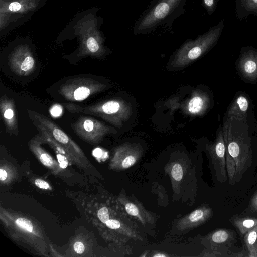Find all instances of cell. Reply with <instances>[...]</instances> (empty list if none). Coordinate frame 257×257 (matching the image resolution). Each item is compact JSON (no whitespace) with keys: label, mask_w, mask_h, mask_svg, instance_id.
Masks as SVG:
<instances>
[{"label":"cell","mask_w":257,"mask_h":257,"mask_svg":"<svg viewBox=\"0 0 257 257\" xmlns=\"http://www.w3.org/2000/svg\"><path fill=\"white\" fill-rule=\"evenodd\" d=\"M232 223L240 233L245 235L257 226V218L236 217L233 220Z\"/></svg>","instance_id":"2e32d148"},{"label":"cell","mask_w":257,"mask_h":257,"mask_svg":"<svg viewBox=\"0 0 257 257\" xmlns=\"http://www.w3.org/2000/svg\"><path fill=\"white\" fill-rule=\"evenodd\" d=\"M222 25L211 28L195 39H188L176 50L168 63L171 69L184 68L208 52L219 39Z\"/></svg>","instance_id":"3957f363"},{"label":"cell","mask_w":257,"mask_h":257,"mask_svg":"<svg viewBox=\"0 0 257 257\" xmlns=\"http://www.w3.org/2000/svg\"><path fill=\"white\" fill-rule=\"evenodd\" d=\"M202 5L207 12L211 14L215 9L216 0H202Z\"/></svg>","instance_id":"603a6c76"},{"label":"cell","mask_w":257,"mask_h":257,"mask_svg":"<svg viewBox=\"0 0 257 257\" xmlns=\"http://www.w3.org/2000/svg\"><path fill=\"white\" fill-rule=\"evenodd\" d=\"M183 169L180 164L179 163L175 164L171 170V174L173 178L176 181H180L183 177Z\"/></svg>","instance_id":"d6986e66"},{"label":"cell","mask_w":257,"mask_h":257,"mask_svg":"<svg viewBox=\"0 0 257 257\" xmlns=\"http://www.w3.org/2000/svg\"><path fill=\"white\" fill-rule=\"evenodd\" d=\"M222 126L225 150L235 161V181L238 182L252 163L257 120L255 116L246 119L230 117L223 119Z\"/></svg>","instance_id":"6da1fadb"},{"label":"cell","mask_w":257,"mask_h":257,"mask_svg":"<svg viewBox=\"0 0 257 257\" xmlns=\"http://www.w3.org/2000/svg\"><path fill=\"white\" fill-rule=\"evenodd\" d=\"M236 70L239 78L251 84L257 83V50L243 48L236 62Z\"/></svg>","instance_id":"52a82bcc"},{"label":"cell","mask_w":257,"mask_h":257,"mask_svg":"<svg viewBox=\"0 0 257 257\" xmlns=\"http://www.w3.org/2000/svg\"><path fill=\"white\" fill-rule=\"evenodd\" d=\"M207 148L216 171L218 180L222 182L227 181L225 146L222 125L219 126L217 130L214 142L208 145Z\"/></svg>","instance_id":"ba28073f"},{"label":"cell","mask_w":257,"mask_h":257,"mask_svg":"<svg viewBox=\"0 0 257 257\" xmlns=\"http://www.w3.org/2000/svg\"><path fill=\"white\" fill-rule=\"evenodd\" d=\"M21 4L17 2H13L10 4L9 9L12 12H17L21 9Z\"/></svg>","instance_id":"f1b7e54d"},{"label":"cell","mask_w":257,"mask_h":257,"mask_svg":"<svg viewBox=\"0 0 257 257\" xmlns=\"http://www.w3.org/2000/svg\"><path fill=\"white\" fill-rule=\"evenodd\" d=\"M63 105L68 111L73 113L82 112L83 108L79 105L73 103H63Z\"/></svg>","instance_id":"cb8c5ba5"},{"label":"cell","mask_w":257,"mask_h":257,"mask_svg":"<svg viewBox=\"0 0 257 257\" xmlns=\"http://www.w3.org/2000/svg\"><path fill=\"white\" fill-rule=\"evenodd\" d=\"M252 1L255 3V4H257V0H252Z\"/></svg>","instance_id":"836d02e7"},{"label":"cell","mask_w":257,"mask_h":257,"mask_svg":"<svg viewBox=\"0 0 257 257\" xmlns=\"http://www.w3.org/2000/svg\"><path fill=\"white\" fill-rule=\"evenodd\" d=\"M83 113L99 117L115 127H120L130 117L131 105L120 98L102 101L83 108Z\"/></svg>","instance_id":"277c9868"},{"label":"cell","mask_w":257,"mask_h":257,"mask_svg":"<svg viewBox=\"0 0 257 257\" xmlns=\"http://www.w3.org/2000/svg\"><path fill=\"white\" fill-rule=\"evenodd\" d=\"M154 256H155V257H157V256H158V257H160V256H166V255L165 254H161V253H159V254H155L154 255Z\"/></svg>","instance_id":"d6a6232c"},{"label":"cell","mask_w":257,"mask_h":257,"mask_svg":"<svg viewBox=\"0 0 257 257\" xmlns=\"http://www.w3.org/2000/svg\"><path fill=\"white\" fill-rule=\"evenodd\" d=\"M9 65L11 70L19 76L30 75L35 70L36 63L31 51L26 47L17 48L10 56Z\"/></svg>","instance_id":"9c48e42d"},{"label":"cell","mask_w":257,"mask_h":257,"mask_svg":"<svg viewBox=\"0 0 257 257\" xmlns=\"http://www.w3.org/2000/svg\"><path fill=\"white\" fill-rule=\"evenodd\" d=\"M40 159L41 162L46 166H50L53 163L52 157L47 153H41Z\"/></svg>","instance_id":"484cf974"},{"label":"cell","mask_w":257,"mask_h":257,"mask_svg":"<svg viewBox=\"0 0 257 257\" xmlns=\"http://www.w3.org/2000/svg\"><path fill=\"white\" fill-rule=\"evenodd\" d=\"M16 223L19 226L29 232L33 231L32 224L30 221L27 219L19 218L16 220Z\"/></svg>","instance_id":"ffe728a7"},{"label":"cell","mask_w":257,"mask_h":257,"mask_svg":"<svg viewBox=\"0 0 257 257\" xmlns=\"http://www.w3.org/2000/svg\"><path fill=\"white\" fill-rule=\"evenodd\" d=\"M99 220L103 223H106L109 219V214L107 208L103 207L100 209L97 213Z\"/></svg>","instance_id":"7402d4cb"},{"label":"cell","mask_w":257,"mask_h":257,"mask_svg":"<svg viewBox=\"0 0 257 257\" xmlns=\"http://www.w3.org/2000/svg\"><path fill=\"white\" fill-rule=\"evenodd\" d=\"M187 0H152L133 27L135 35L148 34L160 29L170 31L174 21L183 14Z\"/></svg>","instance_id":"7a4b0ae2"},{"label":"cell","mask_w":257,"mask_h":257,"mask_svg":"<svg viewBox=\"0 0 257 257\" xmlns=\"http://www.w3.org/2000/svg\"><path fill=\"white\" fill-rule=\"evenodd\" d=\"M253 116V104L251 99L247 93L239 91L228 106L223 118L233 117L246 119Z\"/></svg>","instance_id":"30bf717a"},{"label":"cell","mask_w":257,"mask_h":257,"mask_svg":"<svg viewBox=\"0 0 257 257\" xmlns=\"http://www.w3.org/2000/svg\"><path fill=\"white\" fill-rule=\"evenodd\" d=\"M106 85L94 79L78 77L70 79L59 88V92L66 100L83 101L90 96L102 91Z\"/></svg>","instance_id":"5b68a950"},{"label":"cell","mask_w":257,"mask_h":257,"mask_svg":"<svg viewBox=\"0 0 257 257\" xmlns=\"http://www.w3.org/2000/svg\"><path fill=\"white\" fill-rule=\"evenodd\" d=\"M101 151L99 149H95L93 152V155L97 157H99L101 156Z\"/></svg>","instance_id":"1f68e13d"},{"label":"cell","mask_w":257,"mask_h":257,"mask_svg":"<svg viewBox=\"0 0 257 257\" xmlns=\"http://www.w3.org/2000/svg\"><path fill=\"white\" fill-rule=\"evenodd\" d=\"M244 242L249 257H257V226L244 236Z\"/></svg>","instance_id":"e0dca14e"},{"label":"cell","mask_w":257,"mask_h":257,"mask_svg":"<svg viewBox=\"0 0 257 257\" xmlns=\"http://www.w3.org/2000/svg\"><path fill=\"white\" fill-rule=\"evenodd\" d=\"M124 208L127 213L129 215L140 217L139 210L138 207L132 202H128L124 205Z\"/></svg>","instance_id":"44dd1931"},{"label":"cell","mask_w":257,"mask_h":257,"mask_svg":"<svg viewBox=\"0 0 257 257\" xmlns=\"http://www.w3.org/2000/svg\"><path fill=\"white\" fill-rule=\"evenodd\" d=\"M107 227L112 229H117L122 226V224L117 219H109L105 223Z\"/></svg>","instance_id":"d4e9b609"},{"label":"cell","mask_w":257,"mask_h":257,"mask_svg":"<svg viewBox=\"0 0 257 257\" xmlns=\"http://www.w3.org/2000/svg\"><path fill=\"white\" fill-rule=\"evenodd\" d=\"M208 240L210 248L220 246L231 247L236 241V234L231 230L220 229L213 232Z\"/></svg>","instance_id":"4fadbf2b"},{"label":"cell","mask_w":257,"mask_h":257,"mask_svg":"<svg viewBox=\"0 0 257 257\" xmlns=\"http://www.w3.org/2000/svg\"><path fill=\"white\" fill-rule=\"evenodd\" d=\"M35 184L38 187L44 189H47L50 187L49 184L46 182L39 179H37L35 181Z\"/></svg>","instance_id":"4316f807"},{"label":"cell","mask_w":257,"mask_h":257,"mask_svg":"<svg viewBox=\"0 0 257 257\" xmlns=\"http://www.w3.org/2000/svg\"><path fill=\"white\" fill-rule=\"evenodd\" d=\"M84 246L81 242H76L74 244V249L78 254H81L84 251Z\"/></svg>","instance_id":"83f0119b"},{"label":"cell","mask_w":257,"mask_h":257,"mask_svg":"<svg viewBox=\"0 0 257 257\" xmlns=\"http://www.w3.org/2000/svg\"><path fill=\"white\" fill-rule=\"evenodd\" d=\"M7 177V174L5 170L3 169H0V180L1 181L5 180Z\"/></svg>","instance_id":"4dcf8cb0"},{"label":"cell","mask_w":257,"mask_h":257,"mask_svg":"<svg viewBox=\"0 0 257 257\" xmlns=\"http://www.w3.org/2000/svg\"><path fill=\"white\" fill-rule=\"evenodd\" d=\"M225 162L226 171L229 178V184L232 185L235 182L236 172V163L229 153L225 150Z\"/></svg>","instance_id":"ac0fdd59"},{"label":"cell","mask_w":257,"mask_h":257,"mask_svg":"<svg viewBox=\"0 0 257 257\" xmlns=\"http://www.w3.org/2000/svg\"><path fill=\"white\" fill-rule=\"evenodd\" d=\"M71 126L80 137L91 142H97L107 134L117 133L114 128L86 116L79 117Z\"/></svg>","instance_id":"8992f818"},{"label":"cell","mask_w":257,"mask_h":257,"mask_svg":"<svg viewBox=\"0 0 257 257\" xmlns=\"http://www.w3.org/2000/svg\"><path fill=\"white\" fill-rule=\"evenodd\" d=\"M212 214L210 208L203 207L191 213L182 221L181 225L183 228L200 225L208 220Z\"/></svg>","instance_id":"9a60e30c"},{"label":"cell","mask_w":257,"mask_h":257,"mask_svg":"<svg viewBox=\"0 0 257 257\" xmlns=\"http://www.w3.org/2000/svg\"><path fill=\"white\" fill-rule=\"evenodd\" d=\"M0 112L8 133H19L17 111L13 99L3 96L0 99Z\"/></svg>","instance_id":"7c38bea8"},{"label":"cell","mask_w":257,"mask_h":257,"mask_svg":"<svg viewBox=\"0 0 257 257\" xmlns=\"http://www.w3.org/2000/svg\"><path fill=\"white\" fill-rule=\"evenodd\" d=\"M117 153L121 159V167L126 169L136 163L140 154V150L139 146L134 144H125L118 149Z\"/></svg>","instance_id":"5bb4252c"},{"label":"cell","mask_w":257,"mask_h":257,"mask_svg":"<svg viewBox=\"0 0 257 257\" xmlns=\"http://www.w3.org/2000/svg\"><path fill=\"white\" fill-rule=\"evenodd\" d=\"M213 102L212 96L209 92L202 90H196L185 104L183 110L188 114L201 116L212 106Z\"/></svg>","instance_id":"8fae6325"},{"label":"cell","mask_w":257,"mask_h":257,"mask_svg":"<svg viewBox=\"0 0 257 257\" xmlns=\"http://www.w3.org/2000/svg\"><path fill=\"white\" fill-rule=\"evenodd\" d=\"M251 207L252 210L257 211V191L254 194L251 198Z\"/></svg>","instance_id":"f546056e"}]
</instances>
